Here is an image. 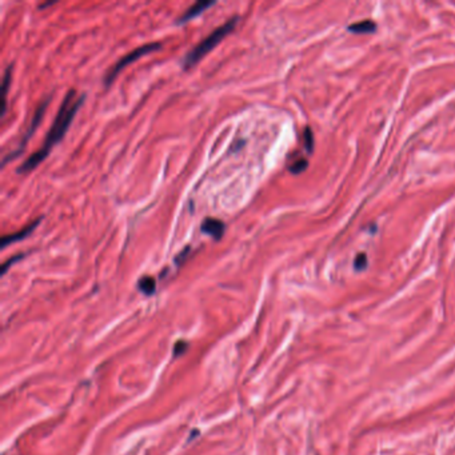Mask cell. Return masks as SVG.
I'll return each instance as SVG.
<instances>
[{
	"instance_id": "obj_1",
	"label": "cell",
	"mask_w": 455,
	"mask_h": 455,
	"mask_svg": "<svg viewBox=\"0 0 455 455\" xmlns=\"http://www.w3.org/2000/svg\"><path fill=\"white\" fill-rule=\"evenodd\" d=\"M84 99H86V95L76 97V91H74V90L68 91V94L65 95L62 104H60L59 112H58L54 123L51 126L50 131L47 132L43 146L36 152H33L31 157H28L23 164L19 167V174H28V172L35 170L41 162H44V159L50 155L54 146H56L62 139L65 138L72 120L75 119V115L78 114L79 108L82 107Z\"/></svg>"
},
{
	"instance_id": "obj_2",
	"label": "cell",
	"mask_w": 455,
	"mask_h": 455,
	"mask_svg": "<svg viewBox=\"0 0 455 455\" xmlns=\"http://www.w3.org/2000/svg\"><path fill=\"white\" fill-rule=\"evenodd\" d=\"M238 22H239V16L231 18L225 24H222L221 27L215 28L208 36L204 37L200 43H198L196 46L194 47L193 50L189 51V54L184 56L183 59L184 68L190 69L198 65L199 60H202L210 51L214 50L226 36H228L234 31V28L236 27Z\"/></svg>"
},
{
	"instance_id": "obj_3",
	"label": "cell",
	"mask_w": 455,
	"mask_h": 455,
	"mask_svg": "<svg viewBox=\"0 0 455 455\" xmlns=\"http://www.w3.org/2000/svg\"><path fill=\"white\" fill-rule=\"evenodd\" d=\"M161 43L155 41V43L143 44V46L138 47V48H135V50L130 51L129 54H126L123 58H120L115 65H112V67L107 71L106 76H104V86H106V87H110L111 83L118 78V75H119L126 67L132 65L133 62H136V60H139L140 58H143V56H146L148 55V54H152V52H155V51L161 50Z\"/></svg>"
},
{
	"instance_id": "obj_4",
	"label": "cell",
	"mask_w": 455,
	"mask_h": 455,
	"mask_svg": "<svg viewBox=\"0 0 455 455\" xmlns=\"http://www.w3.org/2000/svg\"><path fill=\"white\" fill-rule=\"evenodd\" d=\"M48 103H50V98H47L46 100L43 101L40 106L37 107L36 111H35V114H33L32 122H31V124H30V127H28L26 135H24L23 138H22V140H20V144H19L18 148H16L15 151L9 152L8 155L3 159V164H5V163H8V162H11V161H14L15 158H18L19 155L23 152L24 147H26V144L28 143L30 138L32 136L33 133H35V131H36L37 127H39V124H40V122H41V118H43V115H44V112H46V110H47Z\"/></svg>"
},
{
	"instance_id": "obj_5",
	"label": "cell",
	"mask_w": 455,
	"mask_h": 455,
	"mask_svg": "<svg viewBox=\"0 0 455 455\" xmlns=\"http://www.w3.org/2000/svg\"><path fill=\"white\" fill-rule=\"evenodd\" d=\"M41 219H43V218H39V219H36V221L32 222V223H30L27 227H24V228H22L20 231H16V232H14V234L3 235V238H1V248H5L7 246H9V244H12V243H15V242H19V240H23V239H26V238H28L30 235L32 234L33 231L36 230L37 226H39V223L41 222Z\"/></svg>"
},
{
	"instance_id": "obj_6",
	"label": "cell",
	"mask_w": 455,
	"mask_h": 455,
	"mask_svg": "<svg viewBox=\"0 0 455 455\" xmlns=\"http://www.w3.org/2000/svg\"><path fill=\"white\" fill-rule=\"evenodd\" d=\"M212 5H215V1H206V0H202V1H196V3H194L191 7L184 11V14L182 16L176 19V24H184L190 22V20H193L194 18H196L200 14H203L204 11L212 7Z\"/></svg>"
},
{
	"instance_id": "obj_7",
	"label": "cell",
	"mask_w": 455,
	"mask_h": 455,
	"mask_svg": "<svg viewBox=\"0 0 455 455\" xmlns=\"http://www.w3.org/2000/svg\"><path fill=\"white\" fill-rule=\"evenodd\" d=\"M202 231L204 234L212 236L215 240H221L222 236L225 235L226 225L215 218H206L202 222Z\"/></svg>"
},
{
	"instance_id": "obj_8",
	"label": "cell",
	"mask_w": 455,
	"mask_h": 455,
	"mask_svg": "<svg viewBox=\"0 0 455 455\" xmlns=\"http://www.w3.org/2000/svg\"><path fill=\"white\" fill-rule=\"evenodd\" d=\"M12 65H8L5 69L4 75H3V80H1V118L4 116L5 111H7V95H8L9 86H11V79H12Z\"/></svg>"
},
{
	"instance_id": "obj_9",
	"label": "cell",
	"mask_w": 455,
	"mask_h": 455,
	"mask_svg": "<svg viewBox=\"0 0 455 455\" xmlns=\"http://www.w3.org/2000/svg\"><path fill=\"white\" fill-rule=\"evenodd\" d=\"M377 28L378 26L375 22H372V20H362V22H358V23L350 24L347 30L351 33L362 35V33H374L377 31Z\"/></svg>"
},
{
	"instance_id": "obj_10",
	"label": "cell",
	"mask_w": 455,
	"mask_h": 455,
	"mask_svg": "<svg viewBox=\"0 0 455 455\" xmlns=\"http://www.w3.org/2000/svg\"><path fill=\"white\" fill-rule=\"evenodd\" d=\"M138 289L144 295H152L157 290V282L152 276H143L142 279H139Z\"/></svg>"
},
{
	"instance_id": "obj_11",
	"label": "cell",
	"mask_w": 455,
	"mask_h": 455,
	"mask_svg": "<svg viewBox=\"0 0 455 455\" xmlns=\"http://www.w3.org/2000/svg\"><path fill=\"white\" fill-rule=\"evenodd\" d=\"M307 167H308L307 159H298V161H295L294 163H291V164L289 165V171L291 172V174L299 175L307 170Z\"/></svg>"
},
{
	"instance_id": "obj_12",
	"label": "cell",
	"mask_w": 455,
	"mask_h": 455,
	"mask_svg": "<svg viewBox=\"0 0 455 455\" xmlns=\"http://www.w3.org/2000/svg\"><path fill=\"white\" fill-rule=\"evenodd\" d=\"M367 266H368L367 255H366L364 253L358 254V255H357V257H355V259H354L355 271H358V272L364 271V270L367 268Z\"/></svg>"
},
{
	"instance_id": "obj_13",
	"label": "cell",
	"mask_w": 455,
	"mask_h": 455,
	"mask_svg": "<svg viewBox=\"0 0 455 455\" xmlns=\"http://www.w3.org/2000/svg\"><path fill=\"white\" fill-rule=\"evenodd\" d=\"M304 146H306V150H307L308 154H313L314 150V135L313 131L310 130V127L304 130Z\"/></svg>"
},
{
	"instance_id": "obj_14",
	"label": "cell",
	"mask_w": 455,
	"mask_h": 455,
	"mask_svg": "<svg viewBox=\"0 0 455 455\" xmlns=\"http://www.w3.org/2000/svg\"><path fill=\"white\" fill-rule=\"evenodd\" d=\"M23 258H24V254H18V255H15V257L9 258L8 260H7V262L3 263V266H1V274L4 275V274H5V272H7V270H8L9 267L12 266L14 263L18 262V260H20V259H23Z\"/></svg>"
},
{
	"instance_id": "obj_15",
	"label": "cell",
	"mask_w": 455,
	"mask_h": 455,
	"mask_svg": "<svg viewBox=\"0 0 455 455\" xmlns=\"http://www.w3.org/2000/svg\"><path fill=\"white\" fill-rule=\"evenodd\" d=\"M187 349H189V343H187V342H184V340H179V342H178L174 347L175 358H176V357H179V355L184 354V353L187 351Z\"/></svg>"
},
{
	"instance_id": "obj_16",
	"label": "cell",
	"mask_w": 455,
	"mask_h": 455,
	"mask_svg": "<svg viewBox=\"0 0 455 455\" xmlns=\"http://www.w3.org/2000/svg\"><path fill=\"white\" fill-rule=\"evenodd\" d=\"M190 250H191V248L190 247H186L183 250V253H180L179 255H178V257H176V259H175V263H176V264H178V266H180V264H182V263L184 262V260H186V255H187V254L190 253Z\"/></svg>"
},
{
	"instance_id": "obj_17",
	"label": "cell",
	"mask_w": 455,
	"mask_h": 455,
	"mask_svg": "<svg viewBox=\"0 0 455 455\" xmlns=\"http://www.w3.org/2000/svg\"><path fill=\"white\" fill-rule=\"evenodd\" d=\"M50 5H54V1H50V3H44V4L39 5V9H44L47 7H50Z\"/></svg>"
}]
</instances>
